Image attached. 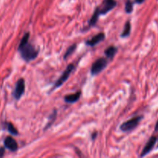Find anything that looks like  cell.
<instances>
[{"label":"cell","mask_w":158,"mask_h":158,"mask_svg":"<svg viewBox=\"0 0 158 158\" xmlns=\"http://www.w3.org/2000/svg\"><path fill=\"white\" fill-rule=\"evenodd\" d=\"M117 52V48L115 47L114 46H110L104 51V53L106 56L109 59H113L114 56L116 55Z\"/></svg>","instance_id":"12"},{"label":"cell","mask_w":158,"mask_h":158,"mask_svg":"<svg viewBox=\"0 0 158 158\" xmlns=\"http://www.w3.org/2000/svg\"><path fill=\"white\" fill-rule=\"evenodd\" d=\"M142 119H143V117H142V116H137V117H133L131 120H127V121L122 123V124L120 125V130L124 131V132L132 131V130H134V128L139 124V123H140V120H141Z\"/></svg>","instance_id":"3"},{"label":"cell","mask_w":158,"mask_h":158,"mask_svg":"<svg viewBox=\"0 0 158 158\" xmlns=\"http://www.w3.org/2000/svg\"><path fill=\"white\" fill-rule=\"evenodd\" d=\"M76 49H77V44H73L72 45V46H69V47L67 49V50L66 51V53H65L64 55L65 60H66L67 57H69L71 54L73 53V52L76 50Z\"/></svg>","instance_id":"15"},{"label":"cell","mask_w":158,"mask_h":158,"mask_svg":"<svg viewBox=\"0 0 158 158\" xmlns=\"http://www.w3.org/2000/svg\"><path fill=\"white\" fill-rule=\"evenodd\" d=\"M29 32H26L20 41L18 51L22 58L26 62L32 61L38 56V50L29 42Z\"/></svg>","instance_id":"1"},{"label":"cell","mask_w":158,"mask_h":158,"mask_svg":"<svg viewBox=\"0 0 158 158\" xmlns=\"http://www.w3.org/2000/svg\"><path fill=\"white\" fill-rule=\"evenodd\" d=\"M155 131H158V120L156 123V126H155Z\"/></svg>","instance_id":"20"},{"label":"cell","mask_w":158,"mask_h":158,"mask_svg":"<svg viewBox=\"0 0 158 158\" xmlns=\"http://www.w3.org/2000/svg\"><path fill=\"white\" fill-rule=\"evenodd\" d=\"M157 140V137H155V136H152V137L149 139L148 143H146L144 148H143V151H142L141 154H140V157H144L145 155L149 154V153L152 151L153 148H154Z\"/></svg>","instance_id":"8"},{"label":"cell","mask_w":158,"mask_h":158,"mask_svg":"<svg viewBox=\"0 0 158 158\" xmlns=\"http://www.w3.org/2000/svg\"><path fill=\"white\" fill-rule=\"evenodd\" d=\"M56 110H54L53 114H52V115L50 116V117H49V122L48 123V124L46 126V127H45V130H46L47 128H49V127H50L51 124L53 123V121L55 120V119H56Z\"/></svg>","instance_id":"17"},{"label":"cell","mask_w":158,"mask_h":158,"mask_svg":"<svg viewBox=\"0 0 158 158\" xmlns=\"http://www.w3.org/2000/svg\"><path fill=\"white\" fill-rule=\"evenodd\" d=\"M117 6V1L116 0H103L102 4L97 8V11L99 12L100 15H105L112 10L113 9Z\"/></svg>","instance_id":"4"},{"label":"cell","mask_w":158,"mask_h":158,"mask_svg":"<svg viewBox=\"0 0 158 158\" xmlns=\"http://www.w3.org/2000/svg\"><path fill=\"white\" fill-rule=\"evenodd\" d=\"M107 60L106 58H100L94 62L91 67V74L92 75H97V74L100 73L102 70L105 69L107 66Z\"/></svg>","instance_id":"5"},{"label":"cell","mask_w":158,"mask_h":158,"mask_svg":"<svg viewBox=\"0 0 158 158\" xmlns=\"http://www.w3.org/2000/svg\"><path fill=\"white\" fill-rule=\"evenodd\" d=\"M96 137H97V134H96V133H95V134H94V135L93 136V139H95Z\"/></svg>","instance_id":"21"},{"label":"cell","mask_w":158,"mask_h":158,"mask_svg":"<svg viewBox=\"0 0 158 158\" xmlns=\"http://www.w3.org/2000/svg\"><path fill=\"white\" fill-rule=\"evenodd\" d=\"M100 13H99V12L97 11V9H96V10L94 11V15H92V17H91V19H89V26H94V25L97 23V20H98L99 19V16H100Z\"/></svg>","instance_id":"14"},{"label":"cell","mask_w":158,"mask_h":158,"mask_svg":"<svg viewBox=\"0 0 158 158\" xmlns=\"http://www.w3.org/2000/svg\"><path fill=\"white\" fill-rule=\"evenodd\" d=\"M5 154V147H1L0 148V157H3Z\"/></svg>","instance_id":"18"},{"label":"cell","mask_w":158,"mask_h":158,"mask_svg":"<svg viewBox=\"0 0 158 158\" xmlns=\"http://www.w3.org/2000/svg\"><path fill=\"white\" fill-rule=\"evenodd\" d=\"M80 96H81V91H78V92L75 93V94L66 95L64 97V101L68 103H75V102L78 101L79 99L80 98Z\"/></svg>","instance_id":"10"},{"label":"cell","mask_w":158,"mask_h":158,"mask_svg":"<svg viewBox=\"0 0 158 158\" xmlns=\"http://www.w3.org/2000/svg\"><path fill=\"white\" fill-rule=\"evenodd\" d=\"M144 1L145 0H135L136 3H137V4H141V3H143Z\"/></svg>","instance_id":"19"},{"label":"cell","mask_w":158,"mask_h":158,"mask_svg":"<svg viewBox=\"0 0 158 158\" xmlns=\"http://www.w3.org/2000/svg\"><path fill=\"white\" fill-rule=\"evenodd\" d=\"M25 80L24 79L20 78L18 81L16 82V84H15V89L12 92V97H14V99L16 100H19L22 97V96L23 95L25 92Z\"/></svg>","instance_id":"6"},{"label":"cell","mask_w":158,"mask_h":158,"mask_svg":"<svg viewBox=\"0 0 158 158\" xmlns=\"http://www.w3.org/2000/svg\"><path fill=\"white\" fill-rule=\"evenodd\" d=\"M131 25L130 21H127L124 25V29L121 33V37H127L131 34Z\"/></svg>","instance_id":"13"},{"label":"cell","mask_w":158,"mask_h":158,"mask_svg":"<svg viewBox=\"0 0 158 158\" xmlns=\"http://www.w3.org/2000/svg\"><path fill=\"white\" fill-rule=\"evenodd\" d=\"M3 127L9 131V133H10L12 135H18V131H17L16 128L15 127V126L11 122H4L3 123Z\"/></svg>","instance_id":"11"},{"label":"cell","mask_w":158,"mask_h":158,"mask_svg":"<svg viewBox=\"0 0 158 158\" xmlns=\"http://www.w3.org/2000/svg\"><path fill=\"white\" fill-rule=\"evenodd\" d=\"M74 69H75V66H74L73 64H72V63L69 64V66L66 67V69H65L64 72L63 73V74L60 76V78H59L58 80H57V81L56 82L55 84H54L53 88L52 89V90H53L54 89H56V88L60 87V86H62V85H63V83L68 80V78H69V76H70L71 73L73 71Z\"/></svg>","instance_id":"2"},{"label":"cell","mask_w":158,"mask_h":158,"mask_svg":"<svg viewBox=\"0 0 158 158\" xmlns=\"http://www.w3.org/2000/svg\"><path fill=\"white\" fill-rule=\"evenodd\" d=\"M133 9H134V4L131 2V0H127L125 4V11L127 13H131L133 12Z\"/></svg>","instance_id":"16"},{"label":"cell","mask_w":158,"mask_h":158,"mask_svg":"<svg viewBox=\"0 0 158 158\" xmlns=\"http://www.w3.org/2000/svg\"><path fill=\"white\" fill-rule=\"evenodd\" d=\"M105 39V34L103 32H100V33L97 34L96 35H94V37L90 39V40H88L86 42V44L89 46H94L95 45L98 44L99 43L103 41Z\"/></svg>","instance_id":"9"},{"label":"cell","mask_w":158,"mask_h":158,"mask_svg":"<svg viewBox=\"0 0 158 158\" xmlns=\"http://www.w3.org/2000/svg\"><path fill=\"white\" fill-rule=\"evenodd\" d=\"M4 147L9 150L12 152H15L18 150V143H17L16 140L11 136H8L5 138L4 142Z\"/></svg>","instance_id":"7"}]
</instances>
